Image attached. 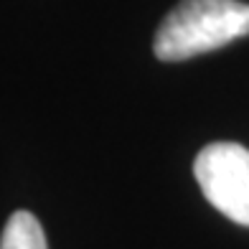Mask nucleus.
<instances>
[{"instance_id":"nucleus-1","label":"nucleus","mask_w":249,"mask_h":249,"mask_svg":"<svg viewBox=\"0 0 249 249\" xmlns=\"http://www.w3.org/2000/svg\"><path fill=\"white\" fill-rule=\"evenodd\" d=\"M249 36V3L180 0L163 18L153 49L160 61H183Z\"/></svg>"},{"instance_id":"nucleus-2","label":"nucleus","mask_w":249,"mask_h":249,"mask_svg":"<svg viewBox=\"0 0 249 249\" xmlns=\"http://www.w3.org/2000/svg\"><path fill=\"white\" fill-rule=\"evenodd\" d=\"M194 173L216 211L249 226V150L239 142H211L194 163Z\"/></svg>"},{"instance_id":"nucleus-3","label":"nucleus","mask_w":249,"mask_h":249,"mask_svg":"<svg viewBox=\"0 0 249 249\" xmlns=\"http://www.w3.org/2000/svg\"><path fill=\"white\" fill-rule=\"evenodd\" d=\"M0 249H49L38 219L31 211H16L3 229Z\"/></svg>"}]
</instances>
